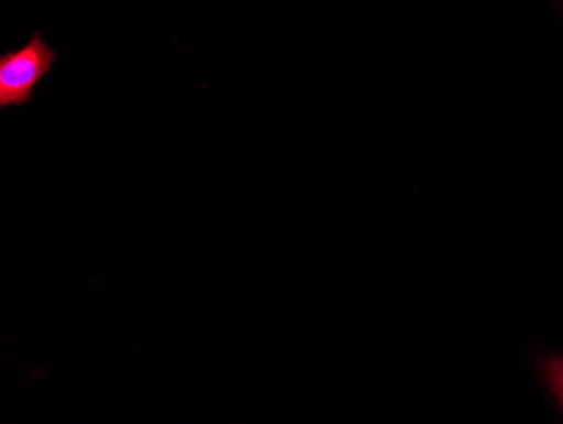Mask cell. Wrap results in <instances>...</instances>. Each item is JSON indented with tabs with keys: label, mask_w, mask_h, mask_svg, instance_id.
<instances>
[{
	"label": "cell",
	"mask_w": 563,
	"mask_h": 424,
	"mask_svg": "<svg viewBox=\"0 0 563 424\" xmlns=\"http://www.w3.org/2000/svg\"><path fill=\"white\" fill-rule=\"evenodd\" d=\"M58 55L37 31L18 52L0 55V109L33 102L37 84L49 75Z\"/></svg>",
	"instance_id": "cell-1"
},
{
	"label": "cell",
	"mask_w": 563,
	"mask_h": 424,
	"mask_svg": "<svg viewBox=\"0 0 563 424\" xmlns=\"http://www.w3.org/2000/svg\"><path fill=\"white\" fill-rule=\"evenodd\" d=\"M542 370L547 384L563 407V357H549L542 360Z\"/></svg>",
	"instance_id": "cell-2"
}]
</instances>
